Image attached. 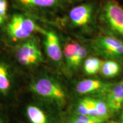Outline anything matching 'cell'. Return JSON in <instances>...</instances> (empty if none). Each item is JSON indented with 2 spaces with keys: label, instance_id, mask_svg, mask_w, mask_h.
<instances>
[{
  "label": "cell",
  "instance_id": "cell-10",
  "mask_svg": "<svg viewBox=\"0 0 123 123\" xmlns=\"http://www.w3.org/2000/svg\"><path fill=\"white\" fill-rule=\"evenodd\" d=\"M26 114L30 123H49L47 113L37 104H30L26 108Z\"/></svg>",
  "mask_w": 123,
  "mask_h": 123
},
{
  "label": "cell",
  "instance_id": "cell-25",
  "mask_svg": "<svg viewBox=\"0 0 123 123\" xmlns=\"http://www.w3.org/2000/svg\"><path fill=\"white\" fill-rule=\"evenodd\" d=\"M78 1H79V0H78Z\"/></svg>",
  "mask_w": 123,
  "mask_h": 123
},
{
  "label": "cell",
  "instance_id": "cell-5",
  "mask_svg": "<svg viewBox=\"0 0 123 123\" xmlns=\"http://www.w3.org/2000/svg\"><path fill=\"white\" fill-rule=\"evenodd\" d=\"M104 14L110 27L123 35V9L117 3L109 1L104 7Z\"/></svg>",
  "mask_w": 123,
  "mask_h": 123
},
{
  "label": "cell",
  "instance_id": "cell-24",
  "mask_svg": "<svg viewBox=\"0 0 123 123\" xmlns=\"http://www.w3.org/2000/svg\"><path fill=\"white\" fill-rule=\"evenodd\" d=\"M108 123H121V122L119 123L118 122V121H110V122H108Z\"/></svg>",
  "mask_w": 123,
  "mask_h": 123
},
{
  "label": "cell",
  "instance_id": "cell-8",
  "mask_svg": "<svg viewBox=\"0 0 123 123\" xmlns=\"http://www.w3.org/2000/svg\"><path fill=\"white\" fill-rule=\"evenodd\" d=\"M44 46L47 56L54 62L61 61L62 58V51L59 38L53 32H45Z\"/></svg>",
  "mask_w": 123,
  "mask_h": 123
},
{
  "label": "cell",
  "instance_id": "cell-21",
  "mask_svg": "<svg viewBox=\"0 0 123 123\" xmlns=\"http://www.w3.org/2000/svg\"><path fill=\"white\" fill-rule=\"evenodd\" d=\"M0 123H5L4 118L1 115H0Z\"/></svg>",
  "mask_w": 123,
  "mask_h": 123
},
{
  "label": "cell",
  "instance_id": "cell-18",
  "mask_svg": "<svg viewBox=\"0 0 123 123\" xmlns=\"http://www.w3.org/2000/svg\"><path fill=\"white\" fill-rule=\"evenodd\" d=\"M75 114L89 115L90 114V103H89L88 97L83 98L78 101L75 107Z\"/></svg>",
  "mask_w": 123,
  "mask_h": 123
},
{
  "label": "cell",
  "instance_id": "cell-14",
  "mask_svg": "<svg viewBox=\"0 0 123 123\" xmlns=\"http://www.w3.org/2000/svg\"><path fill=\"white\" fill-rule=\"evenodd\" d=\"M91 100L100 117L107 121L110 117V110L106 101L94 98H91Z\"/></svg>",
  "mask_w": 123,
  "mask_h": 123
},
{
  "label": "cell",
  "instance_id": "cell-6",
  "mask_svg": "<svg viewBox=\"0 0 123 123\" xmlns=\"http://www.w3.org/2000/svg\"><path fill=\"white\" fill-rule=\"evenodd\" d=\"M112 84L98 79H85L79 81L76 86V91L81 95L106 93L111 88Z\"/></svg>",
  "mask_w": 123,
  "mask_h": 123
},
{
  "label": "cell",
  "instance_id": "cell-23",
  "mask_svg": "<svg viewBox=\"0 0 123 123\" xmlns=\"http://www.w3.org/2000/svg\"><path fill=\"white\" fill-rule=\"evenodd\" d=\"M121 123H123V112L122 113H121Z\"/></svg>",
  "mask_w": 123,
  "mask_h": 123
},
{
  "label": "cell",
  "instance_id": "cell-15",
  "mask_svg": "<svg viewBox=\"0 0 123 123\" xmlns=\"http://www.w3.org/2000/svg\"><path fill=\"white\" fill-rule=\"evenodd\" d=\"M80 46V45L78 42H74V41L68 43L64 46V55L66 63L68 67L71 63Z\"/></svg>",
  "mask_w": 123,
  "mask_h": 123
},
{
  "label": "cell",
  "instance_id": "cell-3",
  "mask_svg": "<svg viewBox=\"0 0 123 123\" xmlns=\"http://www.w3.org/2000/svg\"><path fill=\"white\" fill-rule=\"evenodd\" d=\"M15 56L24 66L37 65L43 60L39 46L34 40H28L18 46L15 50Z\"/></svg>",
  "mask_w": 123,
  "mask_h": 123
},
{
  "label": "cell",
  "instance_id": "cell-7",
  "mask_svg": "<svg viewBox=\"0 0 123 123\" xmlns=\"http://www.w3.org/2000/svg\"><path fill=\"white\" fill-rule=\"evenodd\" d=\"M105 101L110 112H116L122 108L123 106V80L112 86L107 92Z\"/></svg>",
  "mask_w": 123,
  "mask_h": 123
},
{
  "label": "cell",
  "instance_id": "cell-11",
  "mask_svg": "<svg viewBox=\"0 0 123 123\" xmlns=\"http://www.w3.org/2000/svg\"><path fill=\"white\" fill-rule=\"evenodd\" d=\"M13 81L9 67L4 63L0 62V93L8 95L13 87Z\"/></svg>",
  "mask_w": 123,
  "mask_h": 123
},
{
  "label": "cell",
  "instance_id": "cell-2",
  "mask_svg": "<svg viewBox=\"0 0 123 123\" xmlns=\"http://www.w3.org/2000/svg\"><path fill=\"white\" fill-rule=\"evenodd\" d=\"M40 30L41 29L31 19L20 14L13 15L6 27L7 34L14 40L26 39Z\"/></svg>",
  "mask_w": 123,
  "mask_h": 123
},
{
  "label": "cell",
  "instance_id": "cell-4",
  "mask_svg": "<svg viewBox=\"0 0 123 123\" xmlns=\"http://www.w3.org/2000/svg\"><path fill=\"white\" fill-rule=\"evenodd\" d=\"M93 48L98 53L107 58L123 59V42L112 37H100L95 40Z\"/></svg>",
  "mask_w": 123,
  "mask_h": 123
},
{
  "label": "cell",
  "instance_id": "cell-1",
  "mask_svg": "<svg viewBox=\"0 0 123 123\" xmlns=\"http://www.w3.org/2000/svg\"><path fill=\"white\" fill-rule=\"evenodd\" d=\"M33 93L58 107L65 105L67 95L63 86L53 78L42 76L35 79L30 85Z\"/></svg>",
  "mask_w": 123,
  "mask_h": 123
},
{
  "label": "cell",
  "instance_id": "cell-16",
  "mask_svg": "<svg viewBox=\"0 0 123 123\" xmlns=\"http://www.w3.org/2000/svg\"><path fill=\"white\" fill-rule=\"evenodd\" d=\"M19 4L26 6L49 7L54 5L58 0H16Z\"/></svg>",
  "mask_w": 123,
  "mask_h": 123
},
{
  "label": "cell",
  "instance_id": "cell-9",
  "mask_svg": "<svg viewBox=\"0 0 123 123\" xmlns=\"http://www.w3.org/2000/svg\"><path fill=\"white\" fill-rule=\"evenodd\" d=\"M91 5L85 4L74 7L70 11V18L75 26H83L90 22L92 13Z\"/></svg>",
  "mask_w": 123,
  "mask_h": 123
},
{
  "label": "cell",
  "instance_id": "cell-17",
  "mask_svg": "<svg viewBox=\"0 0 123 123\" xmlns=\"http://www.w3.org/2000/svg\"><path fill=\"white\" fill-rule=\"evenodd\" d=\"M87 51L85 47L81 46H80L76 54L74 57L71 63L68 67V68L71 69H75L78 68L80 66V64H81L83 60L85 59V58L87 56Z\"/></svg>",
  "mask_w": 123,
  "mask_h": 123
},
{
  "label": "cell",
  "instance_id": "cell-12",
  "mask_svg": "<svg viewBox=\"0 0 123 123\" xmlns=\"http://www.w3.org/2000/svg\"><path fill=\"white\" fill-rule=\"evenodd\" d=\"M102 74L108 78H112L119 74L120 71L119 64L113 61H108L103 63L101 68Z\"/></svg>",
  "mask_w": 123,
  "mask_h": 123
},
{
  "label": "cell",
  "instance_id": "cell-13",
  "mask_svg": "<svg viewBox=\"0 0 123 123\" xmlns=\"http://www.w3.org/2000/svg\"><path fill=\"white\" fill-rule=\"evenodd\" d=\"M103 63L97 58L90 57L85 61L84 70L88 75H94L100 70Z\"/></svg>",
  "mask_w": 123,
  "mask_h": 123
},
{
  "label": "cell",
  "instance_id": "cell-19",
  "mask_svg": "<svg viewBox=\"0 0 123 123\" xmlns=\"http://www.w3.org/2000/svg\"><path fill=\"white\" fill-rule=\"evenodd\" d=\"M7 7L8 4L7 0H0V15L4 18L6 16Z\"/></svg>",
  "mask_w": 123,
  "mask_h": 123
},
{
  "label": "cell",
  "instance_id": "cell-22",
  "mask_svg": "<svg viewBox=\"0 0 123 123\" xmlns=\"http://www.w3.org/2000/svg\"><path fill=\"white\" fill-rule=\"evenodd\" d=\"M4 19H5V18L3 17L2 15H0V25H1L2 24L3 22H4Z\"/></svg>",
  "mask_w": 123,
  "mask_h": 123
},
{
  "label": "cell",
  "instance_id": "cell-20",
  "mask_svg": "<svg viewBox=\"0 0 123 123\" xmlns=\"http://www.w3.org/2000/svg\"><path fill=\"white\" fill-rule=\"evenodd\" d=\"M68 123H88L87 122V121L81 120H80L77 118L75 115H73V116H71L70 118L68 119V121H67Z\"/></svg>",
  "mask_w": 123,
  "mask_h": 123
}]
</instances>
